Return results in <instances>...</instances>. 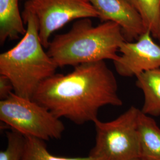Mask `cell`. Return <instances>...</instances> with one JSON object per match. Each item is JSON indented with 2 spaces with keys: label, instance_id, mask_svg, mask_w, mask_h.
<instances>
[{
  "label": "cell",
  "instance_id": "cell-4",
  "mask_svg": "<svg viewBox=\"0 0 160 160\" xmlns=\"http://www.w3.org/2000/svg\"><path fill=\"white\" fill-rule=\"evenodd\" d=\"M141 110L131 106L114 120L94 123L96 143L89 157L92 160H136L141 158L138 119Z\"/></svg>",
  "mask_w": 160,
  "mask_h": 160
},
{
  "label": "cell",
  "instance_id": "cell-5",
  "mask_svg": "<svg viewBox=\"0 0 160 160\" xmlns=\"http://www.w3.org/2000/svg\"><path fill=\"white\" fill-rule=\"evenodd\" d=\"M0 120L24 136L45 141L61 138L65 131L62 122L48 109L14 92L0 101Z\"/></svg>",
  "mask_w": 160,
  "mask_h": 160
},
{
  "label": "cell",
  "instance_id": "cell-14",
  "mask_svg": "<svg viewBox=\"0 0 160 160\" xmlns=\"http://www.w3.org/2000/svg\"><path fill=\"white\" fill-rule=\"evenodd\" d=\"M7 146L0 152V160H22L23 157L25 137L14 130L6 132Z\"/></svg>",
  "mask_w": 160,
  "mask_h": 160
},
{
  "label": "cell",
  "instance_id": "cell-10",
  "mask_svg": "<svg viewBox=\"0 0 160 160\" xmlns=\"http://www.w3.org/2000/svg\"><path fill=\"white\" fill-rule=\"evenodd\" d=\"M20 0H0V44L7 40L18 39L26 32L20 12Z\"/></svg>",
  "mask_w": 160,
  "mask_h": 160
},
{
  "label": "cell",
  "instance_id": "cell-11",
  "mask_svg": "<svg viewBox=\"0 0 160 160\" xmlns=\"http://www.w3.org/2000/svg\"><path fill=\"white\" fill-rule=\"evenodd\" d=\"M136 85L143 92V113L150 116H160V68L140 73L136 76Z\"/></svg>",
  "mask_w": 160,
  "mask_h": 160
},
{
  "label": "cell",
  "instance_id": "cell-8",
  "mask_svg": "<svg viewBox=\"0 0 160 160\" xmlns=\"http://www.w3.org/2000/svg\"><path fill=\"white\" fill-rule=\"evenodd\" d=\"M102 22H113L122 29L126 41L138 39L147 30L142 17L127 0H88Z\"/></svg>",
  "mask_w": 160,
  "mask_h": 160
},
{
  "label": "cell",
  "instance_id": "cell-15",
  "mask_svg": "<svg viewBox=\"0 0 160 160\" xmlns=\"http://www.w3.org/2000/svg\"><path fill=\"white\" fill-rule=\"evenodd\" d=\"M14 92V87L10 80L5 75H0V99L5 100Z\"/></svg>",
  "mask_w": 160,
  "mask_h": 160
},
{
  "label": "cell",
  "instance_id": "cell-9",
  "mask_svg": "<svg viewBox=\"0 0 160 160\" xmlns=\"http://www.w3.org/2000/svg\"><path fill=\"white\" fill-rule=\"evenodd\" d=\"M141 158L160 160V128L150 116L141 110L138 119Z\"/></svg>",
  "mask_w": 160,
  "mask_h": 160
},
{
  "label": "cell",
  "instance_id": "cell-12",
  "mask_svg": "<svg viewBox=\"0 0 160 160\" xmlns=\"http://www.w3.org/2000/svg\"><path fill=\"white\" fill-rule=\"evenodd\" d=\"M138 12L147 30L157 39L160 29V0H127Z\"/></svg>",
  "mask_w": 160,
  "mask_h": 160
},
{
  "label": "cell",
  "instance_id": "cell-1",
  "mask_svg": "<svg viewBox=\"0 0 160 160\" xmlns=\"http://www.w3.org/2000/svg\"><path fill=\"white\" fill-rule=\"evenodd\" d=\"M32 100L77 125L94 122L105 106L123 104L118 81L104 61L76 65L67 74H55L40 84Z\"/></svg>",
  "mask_w": 160,
  "mask_h": 160
},
{
  "label": "cell",
  "instance_id": "cell-2",
  "mask_svg": "<svg viewBox=\"0 0 160 160\" xmlns=\"http://www.w3.org/2000/svg\"><path fill=\"white\" fill-rule=\"evenodd\" d=\"M125 41L117 23L105 22L94 26L90 18H84L75 20L68 32L55 36L47 52L58 67L106 59L114 61Z\"/></svg>",
  "mask_w": 160,
  "mask_h": 160
},
{
  "label": "cell",
  "instance_id": "cell-6",
  "mask_svg": "<svg viewBox=\"0 0 160 160\" xmlns=\"http://www.w3.org/2000/svg\"><path fill=\"white\" fill-rule=\"evenodd\" d=\"M23 12L36 17L40 41L46 49L52 34L69 22L84 18H98L88 0H26Z\"/></svg>",
  "mask_w": 160,
  "mask_h": 160
},
{
  "label": "cell",
  "instance_id": "cell-3",
  "mask_svg": "<svg viewBox=\"0 0 160 160\" xmlns=\"http://www.w3.org/2000/svg\"><path fill=\"white\" fill-rule=\"evenodd\" d=\"M22 15L26 32L16 46L0 54V75L12 81L15 94L32 100L40 84L56 74L58 67L44 50L36 16Z\"/></svg>",
  "mask_w": 160,
  "mask_h": 160
},
{
  "label": "cell",
  "instance_id": "cell-7",
  "mask_svg": "<svg viewBox=\"0 0 160 160\" xmlns=\"http://www.w3.org/2000/svg\"><path fill=\"white\" fill-rule=\"evenodd\" d=\"M149 30L135 42L125 41L120 47L121 55L113 61L118 74L125 77H136L143 72L160 68V45Z\"/></svg>",
  "mask_w": 160,
  "mask_h": 160
},
{
  "label": "cell",
  "instance_id": "cell-13",
  "mask_svg": "<svg viewBox=\"0 0 160 160\" xmlns=\"http://www.w3.org/2000/svg\"><path fill=\"white\" fill-rule=\"evenodd\" d=\"M25 137V145L22 160H92L90 157H63L48 151L45 141L32 137Z\"/></svg>",
  "mask_w": 160,
  "mask_h": 160
},
{
  "label": "cell",
  "instance_id": "cell-17",
  "mask_svg": "<svg viewBox=\"0 0 160 160\" xmlns=\"http://www.w3.org/2000/svg\"><path fill=\"white\" fill-rule=\"evenodd\" d=\"M144 160L143 159H142V158H139V159H137V160Z\"/></svg>",
  "mask_w": 160,
  "mask_h": 160
},
{
  "label": "cell",
  "instance_id": "cell-16",
  "mask_svg": "<svg viewBox=\"0 0 160 160\" xmlns=\"http://www.w3.org/2000/svg\"><path fill=\"white\" fill-rule=\"evenodd\" d=\"M157 40L159 41V43H160V32H159V34H158V38L157 39Z\"/></svg>",
  "mask_w": 160,
  "mask_h": 160
}]
</instances>
